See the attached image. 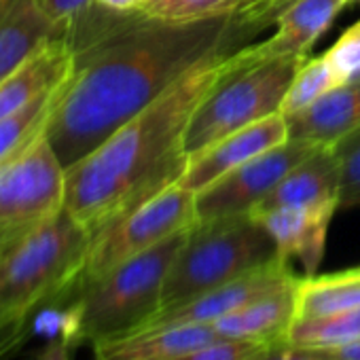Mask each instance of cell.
Here are the masks:
<instances>
[{
    "label": "cell",
    "mask_w": 360,
    "mask_h": 360,
    "mask_svg": "<svg viewBox=\"0 0 360 360\" xmlns=\"http://www.w3.org/2000/svg\"><path fill=\"white\" fill-rule=\"evenodd\" d=\"M64 37L72 49V75L45 134L62 165L70 167L200 62L236 49L244 32L233 18L165 24L94 3L68 22Z\"/></svg>",
    "instance_id": "obj_1"
},
{
    "label": "cell",
    "mask_w": 360,
    "mask_h": 360,
    "mask_svg": "<svg viewBox=\"0 0 360 360\" xmlns=\"http://www.w3.org/2000/svg\"><path fill=\"white\" fill-rule=\"evenodd\" d=\"M236 49L200 62L89 155L66 167L64 208L91 236L178 183L189 163V123L227 75Z\"/></svg>",
    "instance_id": "obj_2"
},
{
    "label": "cell",
    "mask_w": 360,
    "mask_h": 360,
    "mask_svg": "<svg viewBox=\"0 0 360 360\" xmlns=\"http://www.w3.org/2000/svg\"><path fill=\"white\" fill-rule=\"evenodd\" d=\"M89 242L91 233L64 208L0 246V352L20 337L28 316L75 295Z\"/></svg>",
    "instance_id": "obj_3"
},
{
    "label": "cell",
    "mask_w": 360,
    "mask_h": 360,
    "mask_svg": "<svg viewBox=\"0 0 360 360\" xmlns=\"http://www.w3.org/2000/svg\"><path fill=\"white\" fill-rule=\"evenodd\" d=\"M189 231L167 238L79 288L68 305L70 328L66 343L94 345L142 328L161 309L165 276Z\"/></svg>",
    "instance_id": "obj_4"
},
{
    "label": "cell",
    "mask_w": 360,
    "mask_h": 360,
    "mask_svg": "<svg viewBox=\"0 0 360 360\" xmlns=\"http://www.w3.org/2000/svg\"><path fill=\"white\" fill-rule=\"evenodd\" d=\"M276 257L274 240L248 214L198 223L165 276L161 309L187 303Z\"/></svg>",
    "instance_id": "obj_5"
},
{
    "label": "cell",
    "mask_w": 360,
    "mask_h": 360,
    "mask_svg": "<svg viewBox=\"0 0 360 360\" xmlns=\"http://www.w3.org/2000/svg\"><path fill=\"white\" fill-rule=\"evenodd\" d=\"M305 58H274L246 64L238 49L229 58V70L195 110L185 148L200 155L225 136L280 112L282 100Z\"/></svg>",
    "instance_id": "obj_6"
},
{
    "label": "cell",
    "mask_w": 360,
    "mask_h": 360,
    "mask_svg": "<svg viewBox=\"0 0 360 360\" xmlns=\"http://www.w3.org/2000/svg\"><path fill=\"white\" fill-rule=\"evenodd\" d=\"M198 225L195 193L178 183L91 236L77 290L117 265ZM75 290V292H77Z\"/></svg>",
    "instance_id": "obj_7"
},
{
    "label": "cell",
    "mask_w": 360,
    "mask_h": 360,
    "mask_svg": "<svg viewBox=\"0 0 360 360\" xmlns=\"http://www.w3.org/2000/svg\"><path fill=\"white\" fill-rule=\"evenodd\" d=\"M66 206V167L47 134L0 163V246H5Z\"/></svg>",
    "instance_id": "obj_8"
},
{
    "label": "cell",
    "mask_w": 360,
    "mask_h": 360,
    "mask_svg": "<svg viewBox=\"0 0 360 360\" xmlns=\"http://www.w3.org/2000/svg\"><path fill=\"white\" fill-rule=\"evenodd\" d=\"M314 148L318 146L288 138L284 144L229 172L227 176L217 180L214 185L195 195L198 223L250 214L252 208L263 202L276 189L280 180Z\"/></svg>",
    "instance_id": "obj_9"
},
{
    "label": "cell",
    "mask_w": 360,
    "mask_h": 360,
    "mask_svg": "<svg viewBox=\"0 0 360 360\" xmlns=\"http://www.w3.org/2000/svg\"><path fill=\"white\" fill-rule=\"evenodd\" d=\"M297 280L290 263L282 261L280 257L250 269L248 274L217 286L187 303L176 307H167L157 311L142 328L146 326H180V324H212L219 318L244 307L246 303L288 286Z\"/></svg>",
    "instance_id": "obj_10"
},
{
    "label": "cell",
    "mask_w": 360,
    "mask_h": 360,
    "mask_svg": "<svg viewBox=\"0 0 360 360\" xmlns=\"http://www.w3.org/2000/svg\"><path fill=\"white\" fill-rule=\"evenodd\" d=\"M288 140V119L282 112L269 115L252 125H246L223 140L214 142L195 157H189L187 169L178 185L193 191L195 195L217 180L252 161L255 157L284 144Z\"/></svg>",
    "instance_id": "obj_11"
},
{
    "label": "cell",
    "mask_w": 360,
    "mask_h": 360,
    "mask_svg": "<svg viewBox=\"0 0 360 360\" xmlns=\"http://www.w3.org/2000/svg\"><path fill=\"white\" fill-rule=\"evenodd\" d=\"M352 0H292L276 15L274 37L238 49L246 64L274 58H307L314 43L328 30L339 11Z\"/></svg>",
    "instance_id": "obj_12"
},
{
    "label": "cell",
    "mask_w": 360,
    "mask_h": 360,
    "mask_svg": "<svg viewBox=\"0 0 360 360\" xmlns=\"http://www.w3.org/2000/svg\"><path fill=\"white\" fill-rule=\"evenodd\" d=\"M286 206L324 208L335 212L341 208V172L330 146L314 148L280 180L263 202L252 208L250 214Z\"/></svg>",
    "instance_id": "obj_13"
},
{
    "label": "cell",
    "mask_w": 360,
    "mask_h": 360,
    "mask_svg": "<svg viewBox=\"0 0 360 360\" xmlns=\"http://www.w3.org/2000/svg\"><path fill=\"white\" fill-rule=\"evenodd\" d=\"M248 217L265 227L282 261H299L305 276H316L326 250V236L335 210L286 206Z\"/></svg>",
    "instance_id": "obj_14"
},
{
    "label": "cell",
    "mask_w": 360,
    "mask_h": 360,
    "mask_svg": "<svg viewBox=\"0 0 360 360\" xmlns=\"http://www.w3.org/2000/svg\"><path fill=\"white\" fill-rule=\"evenodd\" d=\"M221 339L212 324L146 326L94 343L96 360H172Z\"/></svg>",
    "instance_id": "obj_15"
},
{
    "label": "cell",
    "mask_w": 360,
    "mask_h": 360,
    "mask_svg": "<svg viewBox=\"0 0 360 360\" xmlns=\"http://www.w3.org/2000/svg\"><path fill=\"white\" fill-rule=\"evenodd\" d=\"M64 30L49 20L39 0H0V81L64 37Z\"/></svg>",
    "instance_id": "obj_16"
},
{
    "label": "cell",
    "mask_w": 360,
    "mask_h": 360,
    "mask_svg": "<svg viewBox=\"0 0 360 360\" xmlns=\"http://www.w3.org/2000/svg\"><path fill=\"white\" fill-rule=\"evenodd\" d=\"M72 49L60 37L34 53L15 72L0 81V119H5L51 89L66 83L72 75Z\"/></svg>",
    "instance_id": "obj_17"
},
{
    "label": "cell",
    "mask_w": 360,
    "mask_h": 360,
    "mask_svg": "<svg viewBox=\"0 0 360 360\" xmlns=\"http://www.w3.org/2000/svg\"><path fill=\"white\" fill-rule=\"evenodd\" d=\"M299 278L271 290L244 307L212 322L214 330L223 339H240L255 343H276L286 341V335L295 322V288Z\"/></svg>",
    "instance_id": "obj_18"
},
{
    "label": "cell",
    "mask_w": 360,
    "mask_h": 360,
    "mask_svg": "<svg viewBox=\"0 0 360 360\" xmlns=\"http://www.w3.org/2000/svg\"><path fill=\"white\" fill-rule=\"evenodd\" d=\"M356 129H360V81L330 91L288 119V138L311 146H333Z\"/></svg>",
    "instance_id": "obj_19"
},
{
    "label": "cell",
    "mask_w": 360,
    "mask_h": 360,
    "mask_svg": "<svg viewBox=\"0 0 360 360\" xmlns=\"http://www.w3.org/2000/svg\"><path fill=\"white\" fill-rule=\"evenodd\" d=\"M360 307V267L303 276L295 288V320L330 316Z\"/></svg>",
    "instance_id": "obj_20"
},
{
    "label": "cell",
    "mask_w": 360,
    "mask_h": 360,
    "mask_svg": "<svg viewBox=\"0 0 360 360\" xmlns=\"http://www.w3.org/2000/svg\"><path fill=\"white\" fill-rule=\"evenodd\" d=\"M66 83L30 102L26 108L0 119V163H5L26 146H30L39 136L47 131L49 119Z\"/></svg>",
    "instance_id": "obj_21"
},
{
    "label": "cell",
    "mask_w": 360,
    "mask_h": 360,
    "mask_svg": "<svg viewBox=\"0 0 360 360\" xmlns=\"http://www.w3.org/2000/svg\"><path fill=\"white\" fill-rule=\"evenodd\" d=\"M358 339H360V307L330 314V316L295 320L286 335L288 343L307 349H333V347L349 345Z\"/></svg>",
    "instance_id": "obj_22"
},
{
    "label": "cell",
    "mask_w": 360,
    "mask_h": 360,
    "mask_svg": "<svg viewBox=\"0 0 360 360\" xmlns=\"http://www.w3.org/2000/svg\"><path fill=\"white\" fill-rule=\"evenodd\" d=\"M343 85V79L339 77L337 68L333 66L326 53L318 58H305L282 100L280 112L286 119H290Z\"/></svg>",
    "instance_id": "obj_23"
},
{
    "label": "cell",
    "mask_w": 360,
    "mask_h": 360,
    "mask_svg": "<svg viewBox=\"0 0 360 360\" xmlns=\"http://www.w3.org/2000/svg\"><path fill=\"white\" fill-rule=\"evenodd\" d=\"M250 0H146L140 13L165 24H200L233 18Z\"/></svg>",
    "instance_id": "obj_24"
},
{
    "label": "cell",
    "mask_w": 360,
    "mask_h": 360,
    "mask_svg": "<svg viewBox=\"0 0 360 360\" xmlns=\"http://www.w3.org/2000/svg\"><path fill=\"white\" fill-rule=\"evenodd\" d=\"M341 172V208L360 206V129L343 136L333 146Z\"/></svg>",
    "instance_id": "obj_25"
},
{
    "label": "cell",
    "mask_w": 360,
    "mask_h": 360,
    "mask_svg": "<svg viewBox=\"0 0 360 360\" xmlns=\"http://www.w3.org/2000/svg\"><path fill=\"white\" fill-rule=\"evenodd\" d=\"M343 83L360 81V22L349 26L326 51Z\"/></svg>",
    "instance_id": "obj_26"
},
{
    "label": "cell",
    "mask_w": 360,
    "mask_h": 360,
    "mask_svg": "<svg viewBox=\"0 0 360 360\" xmlns=\"http://www.w3.org/2000/svg\"><path fill=\"white\" fill-rule=\"evenodd\" d=\"M261 345L255 341H240V339H217L208 345H202L193 352H187L183 356H176L172 360H246L252 356Z\"/></svg>",
    "instance_id": "obj_27"
},
{
    "label": "cell",
    "mask_w": 360,
    "mask_h": 360,
    "mask_svg": "<svg viewBox=\"0 0 360 360\" xmlns=\"http://www.w3.org/2000/svg\"><path fill=\"white\" fill-rule=\"evenodd\" d=\"M246 360H320V358L314 349L297 347L288 341H276V343L261 345Z\"/></svg>",
    "instance_id": "obj_28"
},
{
    "label": "cell",
    "mask_w": 360,
    "mask_h": 360,
    "mask_svg": "<svg viewBox=\"0 0 360 360\" xmlns=\"http://www.w3.org/2000/svg\"><path fill=\"white\" fill-rule=\"evenodd\" d=\"M94 3L96 0H39V5L49 15V20H53L58 26H64V28L68 26L70 20H75Z\"/></svg>",
    "instance_id": "obj_29"
},
{
    "label": "cell",
    "mask_w": 360,
    "mask_h": 360,
    "mask_svg": "<svg viewBox=\"0 0 360 360\" xmlns=\"http://www.w3.org/2000/svg\"><path fill=\"white\" fill-rule=\"evenodd\" d=\"M314 352L318 354L320 360H360V339L349 345H341L333 349H314Z\"/></svg>",
    "instance_id": "obj_30"
},
{
    "label": "cell",
    "mask_w": 360,
    "mask_h": 360,
    "mask_svg": "<svg viewBox=\"0 0 360 360\" xmlns=\"http://www.w3.org/2000/svg\"><path fill=\"white\" fill-rule=\"evenodd\" d=\"M96 3L112 11H138L146 0H96Z\"/></svg>",
    "instance_id": "obj_31"
},
{
    "label": "cell",
    "mask_w": 360,
    "mask_h": 360,
    "mask_svg": "<svg viewBox=\"0 0 360 360\" xmlns=\"http://www.w3.org/2000/svg\"><path fill=\"white\" fill-rule=\"evenodd\" d=\"M352 3H360V0H352Z\"/></svg>",
    "instance_id": "obj_32"
}]
</instances>
